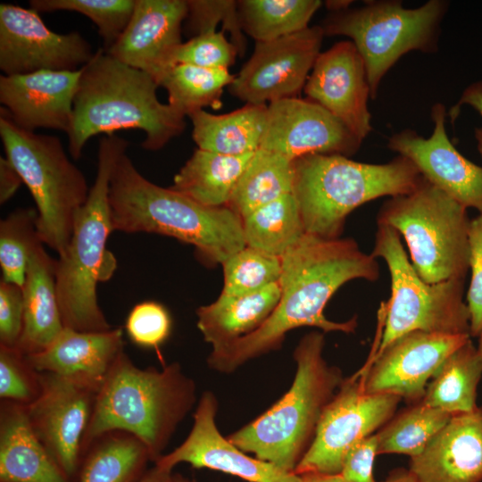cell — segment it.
<instances>
[{"instance_id": "4fadbf2b", "label": "cell", "mask_w": 482, "mask_h": 482, "mask_svg": "<svg viewBox=\"0 0 482 482\" xmlns=\"http://www.w3.org/2000/svg\"><path fill=\"white\" fill-rule=\"evenodd\" d=\"M325 36L316 25L265 42L254 50L228 87L229 93L253 104L298 97L313 68Z\"/></svg>"}, {"instance_id": "4316f807", "label": "cell", "mask_w": 482, "mask_h": 482, "mask_svg": "<svg viewBox=\"0 0 482 482\" xmlns=\"http://www.w3.org/2000/svg\"><path fill=\"white\" fill-rule=\"evenodd\" d=\"M280 294L278 282L246 295L220 294L213 303L196 310L204 340L214 349L256 330L276 308Z\"/></svg>"}, {"instance_id": "83f0119b", "label": "cell", "mask_w": 482, "mask_h": 482, "mask_svg": "<svg viewBox=\"0 0 482 482\" xmlns=\"http://www.w3.org/2000/svg\"><path fill=\"white\" fill-rule=\"evenodd\" d=\"M268 104H245L226 114L204 110L190 115L192 137L197 148L228 156L255 153L261 147Z\"/></svg>"}, {"instance_id": "7a4b0ae2", "label": "cell", "mask_w": 482, "mask_h": 482, "mask_svg": "<svg viewBox=\"0 0 482 482\" xmlns=\"http://www.w3.org/2000/svg\"><path fill=\"white\" fill-rule=\"evenodd\" d=\"M158 87L149 74L98 49L81 68L66 133L71 158L79 159L88 139L100 134L140 129L142 147L157 151L183 133L186 116L159 101Z\"/></svg>"}, {"instance_id": "bcb514c9", "label": "cell", "mask_w": 482, "mask_h": 482, "mask_svg": "<svg viewBox=\"0 0 482 482\" xmlns=\"http://www.w3.org/2000/svg\"><path fill=\"white\" fill-rule=\"evenodd\" d=\"M378 455V441L373 434L358 442L346 454L341 470L348 482H376L373 462Z\"/></svg>"}, {"instance_id": "5bb4252c", "label": "cell", "mask_w": 482, "mask_h": 482, "mask_svg": "<svg viewBox=\"0 0 482 482\" xmlns=\"http://www.w3.org/2000/svg\"><path fill=\"white\" fill-rule=\"evenodd\" d=\"M94 54L79 32H54L34 9L0 4V70L4 75L78 71Z\"/></svg>"}, {"instance_id": "f546056e", "label": "cell", "mask_w": 482, "mask_h": 482, "mask_svg": "<svg viewBox=\"0 0 482 482\" xmlns=\"http://www.w3.org/2000/svg\"><path fill=\"white\" fill-rule=\"evenodd\" d=\"M482 376V358L469 339L440 365L420 401L452 415L478 408L477 388Z\"/></svg>"}, {"instance_id": "9f6ffc18", "label": "cell", "mask_w": 482, "mask_h": 482, "mask_svg": "<svg viewBox=\"0 0 482 482\" xmlns=\"http://www.w3.org/2000/svg\"><path fill=\"white\" fill-rule=\"evenodd\" d=\"M478 337H479V341H478V346L477 349H478V352L479 355L482 358V331L480 332Z\"/></svg>"}, {"instance_id": "d6986e66", "label": "cell", "mask_w": 482, "mask_h": 482, "mask_svg": "<svg viewBox=\"0 0 482 482\" xmlns=\"http://www.w3.org/2000/svg\"><path fill=\"white\" fill-rule=\"evenodd\" d=\"M443 104L431 109L433 131L424 137L412 129L392 135L387 147L409 159L432 185L465 208L482 213V167L464 157L450 141Z\"/></svg>"}, {"instance_id": "2e32d148", "label": "cell", "mask_w": 482, "mask_h": 482, "mask_svg": "<svg viewBox=\"0 0 482 482\" xmlns=\"http://www.w3.org/2000/svg\"><path fill=\"white\" fill-rule=\"evenodd\" d=\"M37 396L26 406L31 427L67 478L78 468L96 394L65 378L43 373Z\"/></svg>"}, {"instance_id": "d590c367", "label": "cell", "mask_w": 482, "mask_h": 482, "mask_svg": "<svg viewBox=\"0 0 482 482\" xmlns=\"http://www.w3.org/2000/svg\"><path fill=\"white\" fill-rule=\"evenodd\" d=\"M148 460L146 448L136 437L109 436L88 455L79 482H135Z\"/></svg>"}, {"instance_id": "74e56055", "label": "cell", "mask_w": 482, "mask_h": 482, "mask_svg": "<svg viewBox=\"0 0 482 482\" xmlns=\"http://www.w3.org/2000/svg\"><path fill=\"white\" fill-rule=\"evenodd\" d=\"M221 294L234 296L261 291L278 282L282 272L281 257L245 246L222 262Z\"/></svg>"}, {"instance_id": "277c9868", "label": "cell", "mask_w": 482, "mask_h": 482, "mask_svg": "<svg viewBox=\"0 0 482 482\" xmlns=\"http://www.w3.org/2000/svg\"><path fill=\"white\" fill-rule=\"evenodd\" d=\"M195 390L178 362L140 369L122 351L96 395L85 442L124 431L155 461L195 405Z\"/></svg>"}, {"instance_id": "7dc6e473", "label": "cell", "mask_w": 482, "mask_h": 482, "mask_svg": "<svg viewBox=\"0 0 482 482\" xmlns=\"http://www.w3.org/2000/svg\"><path fill=\"white\" fill-rule=\"evenodd\" d=\"M23 183L20 174L6 157H0V204L10 200Z\"/></svg>"}, {"instance_id": "cb8c5ba5", "label": "cell", "mask_w": 482, "mask_h": 482, "mask_svg": "<svg viewBox=\"0 0 482 482\" xmlns=\"http://www.w3.org/2000/svg\"><path fill=\"white\" fill-rule=\"evenodd\" d=\"M409 471L416 482H481L482 407L453 415Z\"/></svg>"}, {"instance_id": "60d3db41", "label": "cell", "mask_w": 482, "mask_h": 482, "mask_svg": "<svg viewBox=\"0 0 482 482\" xmlns=\"http://www.w3.org/2000/svg\"><path fill=\"white\" fill-rule=\"evenodd\" d=\"M238 54L225 31L210 30L190 37L175 51L172 65L190 64L205 69L229 70Z\"/></svg>"}, {"instance_id": "5b68a950", "label": "cell", "mask_w": 482, "mask_h": 482, "mask_svg": "<svg viewBox=\"0 0 482 482\" xmlns=\"http://www.w3.org/2000/svg\"><path fill=\"white\" fill-rule=\"evenodd\" d=\"M129 142L117 135L99 141L95 181L78 210L70 241L56 259V287L65 328L102 332L112 329L97 301V285L113 274L117 261L107 249L113 231L109 204L110 179Z\"/></svg>"}, {"instance_id": "44dd1931", "label": "cell", "mask_w": 482, "mask_h": 482, "mask_svg": "<svg viewBox=\"0 0 482 482\" xmlns=\"http://www.w3.org/2000/svg\"><path fill=\"white\" fill-rule=\"evenodd\" d=\"M187 15V0H135L125 29L104 50L118 61L149 74L159 85L183 43L182 24Z\"/></svg>"}, {"instance_id": "7402d4cb", "label": "cell", "mask_w": 482, "mask_h": 482, "mask_svg": "<svg viewBox=\"0 0 482 482\" xmlns=\"http://www.w3.org/2000/svg\"><path fill=\"white\" fill-rule=\"evenodd\" d=\"M78 71H38L0 76V103L21 129H70Z\"/></svg>"}, {"instance_id": "f1b7e54d", "label": "cell", "mask_w": 482, "mask_h": 482, "mask_svg": "<svg viewBox=\"0 0 482 482\" xmlns=\"http://www.w3.org/2000/svg\"><path fill=\"white\" fill-rule=\"evenodd\" d=\"M253 154L228 156L196 148L170 187L205 206H228Z\"/></svg>"}, {"instance_id": "c3c4849f", "label": "cell", "mask_w": 482, "mask_h": 482, "mask_svg": "<svg viewBox=\"0 0 482 482\" xmlns=\"http://www.w3.org/2000/svg\"><path fill=\"white\" fill-rule=\"evenodd\" d=\"M463 105H469L482 116V80L470 83L461 93L459 101L452 107L450 118L454 120Z\"/></svg>"}, {"instance_id": "8fae6325", "label": "cell", "mask_w": 482, "mask_h": 482, "mask_svg": "<svg viewBox=\"0 0 482 482\" xmlns=\"http://www.w3.org/2000/svg\"><path fill=\"white\" fill-rule=\"evenodd\" d=\"M371 254L386 262L391 279L390 298L381 306L383 333L373 354L411 331L470 335L465 280L425 282L409 261L400 235L384 224H378Z\"/></svg>"}, {"instance_id": "f907efd6", "label": "cell", "mask_w": 482, "mask_h": 482, "mask_svg": "<svg viewBox=\"0 0 482 482\" xmlns=\"http://www.w3.org/2000/svg\"><path fill=\"white\" fill-rule=\"evenodd\" d=\"M135 482H174L171 471L164 470L155 466L143 475Z\"/></svg>"}, {"instance_id": "6da1fadb", "label": "cell", "mask_w": 482, "mask_h": 482, "mask_svg": "<svg viewBox=\"0 0 482 482\" xmlns=\"http://www.w3.org/2000/svg\"><path fill=\"white\" fill-rule=\"evenodd\" d=\"M279 301L266 321L252 333L212 350L211 369L232 373L246 362L279 349L288 331L314 327L323 333H353L357 318L332 321L324 308L333 295L353 279L376 281L379 266L352 238H323L305 233L282 257Z\"/></svg>"}, {"instance_id": "8d00e7d4", "label": "cell", "mask_w": 482, "mask_h": 482, "mask_svg": "<svg viewBox=\"0 0 482 482\" xmlns=\"http://www.w3.org/2000/svg\"><path fill=\"white\" fill-rule=\"evenodd\" d=\"M44 245L37 229V212L18 208L0 221L2 279L23 287L29 262Z\"/></svg>"}, {"instance_id": "9c48e42d", "label": "cell", "mask_w": 482, "mask_h": 482, "mask_svg": "<svg viewBox=\"0 0 482 482\" xmlns=\"http://www.w3.org/2000/svg\"><path fill=\"white\" fill-rule=\"evenodd\" d=\"M377 222L404 238L411 265L425 282L465 280L470 223L467 208L426 179L412 192L387 199Z\"/></svg>"}, {"instance_id": "ab89813d", "label": "cell", "mask_w": 482, "mask_h": 482, "mask_svg": "<svg viewBox=\"0 0 482 482\" xmlns=\"http://www.w3.org/2000/svg\"><path fill=\"white\" fill-rule=\"evenodd\" d=\"M187 29L193 37L210 30H216L222 23V30L231 35L232 44L239 54L244 55L245 39L240 25L237 1L232 0H187Z\"/></svg>"}, {"instance_id": "1f68e13d", "label": "cell", "mask_w": 482, "mask_h": 482, "mask_svg": "<svg viewBox=\"0 0 482 482\" xmlns=\"http://www.w3.org/2000/svg\"><path fill=\"white\" fill-rule=\"evenodd\" d=\"M246 246L282 257L306 233L293 193L242 218Z\"/></svg>"}, {"instance_id": "d4e9b609", "label": "cell", "mask_w": 482, "mask_h": 482, "mask_svg": "<svg viewBox=\"0 0 482 482\" xmlns=\"http://www.w3.org/2000/svg\"><path fill=\"white\" fill-rule=\"evenodd\" d=\"M1 482H68L34 432L25 406L9 403L1 413Z\"/></svg>"}, {"instance_id": "681fc988", "label": "cell", "mask_w": 482, "mask_h": 482, "mask_svg": "<svg viewBox=\"0 0 482 482\" xmlns=\"http://www.w3.org/2000/svg\"><path fill=\"white\" fill-rule=\"evenodd\" d=\"M301 482H348L341 473L310 471L299 475Z\"/></svg>"}, {"instance_id": "3957f363", "label": "cell", "mask_w": 482, "mask_h": 482, "mask_svg": "<svg viewBox=\"0 0 482 482\" xmlns=\"http://www.w3.org/2000/svg\"><path fill=\"white\" fill-rule=\"evenodd\" d=\"M113 231L152 233L192 245L205 263H221L246 246L242 219L229 207H209L145 179L123 153L110 179Z\"/></svg>"}, {"instance_id": "b9f144b4", "label": "cell", "mask_w": 482, "mask_h": 482, "mask_svg": "<svg viewBox=\"0 0 482 482\" xmlns=\"http://www.w3.org/2000/svg\"><path fill=\"white\" fill-rule=\"evenodd\" d=\"M125 330L129 339L144 348H158L170 337L171 318L168 310L154 301L136 304L129 312Z\"/></svg>"}, {"instance_id": "f5cc1de1", "label": "cell", "mask_w": 482, "mask_h": 482, "mask_svg": "<svg viewBox=\"0 0 482 482\" xmlns=\"http://www.w3.org/2000/svg\"><path fill=\"white\" fill-rule=\"evenodd\" d=\"M353 1L336 0L327 1L325 4L328 10H330L332 12H336L348 9V6Z\"/></svg>"}, {"instance_id": "30bf717a", "label": "cell", "mask_w": 482, "mask_h": 482, "mask_svg": "<svg viewBox=\"0 0 482 482\" xmlns=\"http://www.w3.org/2000/svg\"><path fill=\"white\" fill-rule=\"evenodd\" d=\"M448 6L445 0H429L417 8H404L397 0L369 1L359 8L331 12L320 26L325 36L352 39L375 99L383 78L403 55L436 52Z\"/></svg>"}, {"instance_id": "ac0fdd59", "label": "cell", "mask_w": 482, "mask_h": 482, "mask_svg": "<svg viewBox=\"0 0 482 482\" xmlns=\"http://www.w3.org/2000/svg\"><path fill=\"white\" fill-rule=\"evenodd\" d=\"M362 143L326 109L309 99L294 97L268 104L260 148L295 161L315 154L348 157Z\"/></svg>"}, {"instance_id": "9a60e30c", "label": "cell", "mask_w": 482, "mask_h": 482, "mask_svg": "<svg viewBox=\"0 0 482 482\" xmlns=\"http://www.w3.org/2000/svg\"><path fill=\"white\" fill-rule=\"evenodd\" d=\"M470 336L424 331L406 333L371 356L358 371L368 394H386L420 403L443 362Z\"/></svg>"}, {"instance_id": "f6af8a7d", "label": "cell", "mask_w": 482, "mask_h": 482, "mask_svg": "<svg viewBox=\"0 0 482 482\" xmlns=\"http://www.w3.org/2000/svg\"><path fill=\"white\" fill-rule=\"evenodd\" d=\"M22 288L1 279L0 282V344L17 348L23 329Z\"/></svg>"}, {"instance_id": "484cf974", "label": "cell", "mask_w": 482, "mask_h": 482, "mask_svg": "<svg viewBox=\"0 0 482 482\" xmlns=\"http://www.w3.org/2000/svg\"><path fill=\"white\" fill-rule=\"evenodd\" d=\"M22 294L23 329L17 349L29 355L45 350L64 328L56 287V260L44 245L29 262Z\"/></svg>"}, {"instance_id": "4dcf8cb0", "label": "cell", "mask_w": 482, "mask_h": 482, "mask_svg": "<svg viewBox=\"0 0 482 482\" xmlns=\"http://www.w3.org/2000/svg\"><path fill=\"white\" fill-rule=\"evenodd\" d=\"M294 161L260 148L240 176L228 204L244 218L254 210L293 193Z\"/></svg>"}, {"instance_id": "8992f818", "label": "cell", "mask_w": 482, "mask_h": 482, "mask_svg": "<svg viewBox=\"0 0 482 482\" xmlns=\"http://www.w3.org/2000/svg\"><path fill=\"white\" fill-rule=\"evenodd\" d=\"M324 333L312 331L294 351L296 364L288 391L270 409L228 439L247 453L295 472L309 450L322 413L341 386L342 370L323 357Z\"/></svg>"}, {"instance_id": "603a6c76", "label": "cell", "mask_w": 482, "mask_h": 482, "mask_svg": "<svg viewBox=\"0 0 482 482\" xmlns=\"http://www.w3.org/2000/svg\"><path fill=\"white\" fill-rule=\"evenodd\" d=\"M123 345L121 328L86 332L64 327L48 347L25 359L37 371L71 379L97 394Z\"/></svg>"}, {"instance_id": "e575fe53", "label": "cell", "mask_w": 482, "mask_h": 482, "mask_svg": "<svg viewBox=\"0 0 482 482\" xmlns=\"http://www.w3.org/2000/svg\"><path fill=\"white\" fill-rule=\"evenodd\" d=\"M453 415L420 402L393 416L376 433L378 455L403 453L411 458L420 454Z\"/></svg>"}, {"instance_id": "ffe728a7", "label": "cell", "mask_w": 482, "mask_h": 482, "mask_svg": "<svg viewBox=\"0 0 482 482\" xmlns=\"http://www.w3.org/2000/svg\"><path fill=\"white\" fill-rule=\"evenodd\" d=\"M303 90L307 99L329 112L361 141L371 132L367 71L351 40L339 41L319 54Z\"/></svg>"}, {"instance_id": "7c38bea8", "label": "cell", "mask_w": 482, "mask_h": 482, "mask_svg": "<svg viewBox=\"0 0 482 482\" xmlns=\"http://www.w3.org/2000/svg\"><path fill=\"white\" fill-rule=\"evenodd\" d=\"M401 400L393 395L366 393L358 372L344 378L295 473H340L348 452L381 428L394 416Z\"/></svg>"}, {"instance_id": "f35d334b", "label": "cell", "mask_w": 482, "mask_h": 482, "mask_svg": "<svg viewBox=\"0 0 482 482\" xmlns=\"http://www.w3.org/2000/svg\"><path fill=\"white\" fill-rule=\"evenodd\" d=\"M29 5L37 12L69 11L87 16L97 27L107 49L125 29L135 0H30Z\"/></svg>"}, {"instance_id": "836d02e7", "label": "cell", "mask_w": 482, "mask_h": 482, "mask_svg": "<svg viewBox=\"0 0 482 482\" xmlns=\"http://www.w3.org/2000/svg\"><path fill=\"white\" fill-rule=\"evenodd\" d=\"M234 78L229 70L177 63L163 74L159 86L166 89L168 104L188 117L206 106L220 107L223 89L232 83Z\"/></svg>"}, {"instance_id": "e0dca14e", "label": "cell", "mask_w": 482, "mask_h": 482, "mask_svg": "<svg viewBox=\"0 0 482 482\" xmlns=\"http://www.w3.org/2000/svg\"><path fill=\"white\" fill-rule=\"evenodd\" d=\"M218 400L212 391L203 392L194 412V424L187 438L174 450L162 454L155 466L172 471L182 462L230 474L248 482H301L299 475L249 456L224 437L215 417Z\"/></svg>"}, {"instance_id": "ee69618b", "label": "cell", "mask_w": 482, "mask_h": 482, "mask_svg": "<svg viewBox=\"0 0 482 482\" xmlns=\"http://www.w3.org/2000/svg\"><path fill=\"white\" fill-rule=\"evenodd\" d=\"M469 269L471 278L467 292L470 312V335L478 337L482 331V213L470 220L469 230Z\"/></svg>"}, {"instance_id": "d6a6232c", "label": "cell", "mask_w": 482, "mask_h": 482, "mask_svg": "<svg viewBox=\"0 0 482 482\" xmlns=\"http://www.w3.org/2000/svg\"><path fill=\"white\" fill-rule=\"evenodd\" d=\"M320 0H241L237 11L243 32L265 42L307 29Z\"/></svg>"}, {"instance_id": "11a10c76", "label": "cell", "mask_w": 482, "mask_h": 482, "mask_svg": "<svg viewBox=\"0 0 482 482\" xmlns=\"http://www.w3.org/2000/svg\"><path fill=\"white\" fill-rule=\"evenodd\" d=\"M173 481L174 482H191L189 479L186 478L185 477L179 474L173 475Z\"/></svg>"}, {"instance_id": "52a82bcc", "label": "cell", "mask_w": 482, "mask_h": 482, "mask_svg": "<svg viewBox=\"0 0 482 482\" xmlns=\"http://www.w3.org/2000/svg\"><path fill=\"white\" fill-rule=\"evenodd\" d=\"M294 168L293 194L304 230L323 238H339L346 217L357 207L379 197L409 194L423 179L402 155L374 164L315 154L295 159Z\"/></svg>"}, {"instance_id": "db71d44e", "label": "cell", "mask_w": 482, "mask_h": 482, "mask_svg": "<svg viewBox=\"0 0 482 482\" xmlns=\"http://www.w3.org/2000/svg\"><path fill=\"white\" fill-rule=\"evenodd\" d=\"M475 138L477 141V148L482 157V127L475 130Z\"/></svg>"}, {"instance_id": "7bdbcfd3", "label": "cell", "mask_w": 482, "mask_h": 482, "mask_svg": "<svg viewBox=\"0 0 482 482\" xmlns=\"http://www.w3.org/2000/svg\"><path fill=\"white\" fill-rule=\"evenodd\" d=\"M27 361L17 348L0 347V396L30 403L38 395L26 369Z\"/></svg>"}, {"instance_id": "816d5d0a", "label": "cell", "mask_w": 482, "mask_h": 482, "mask_svg": "<svg viewBox=\"0 0 482 482\" xmlns=\"http://www.w3.org/2000/svg\"><path fill=\"white\" fill-rule=\"evenodd\" d=\"M383 482H416L409 470L400 469L394 470Z\"/></svg>"}, {"instance_id": "ba28073f", "label": "cell", "mask_w": 482, "mask_h": 482, "mask_svg": "<svg viewBox=\"0 0 482 482\" xmlns=\"http://www.w3.org/2000/svg\"><path fill=\"white\" fill-rule=\"evenodd\" d=\"M0 136L6 159L35 201L43 244L62 254L74 217L89 193L83 172L70 161L59 137L21 129L4 107L0 108Z\"/></svg>"}]
</instances>
